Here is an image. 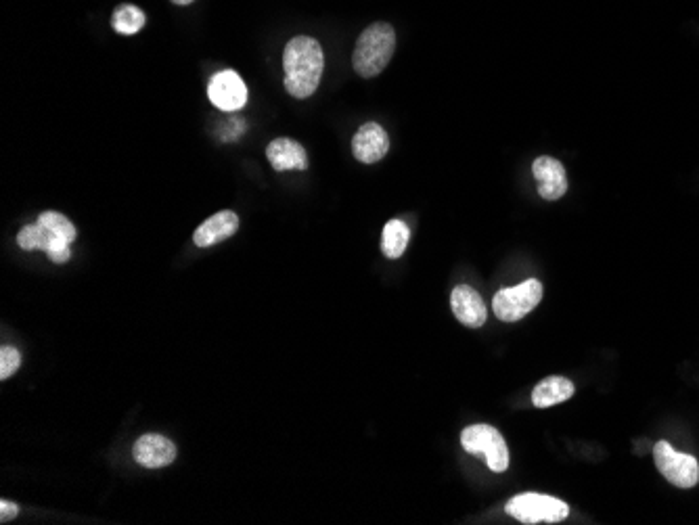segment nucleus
<instances>
[{
  "label": "nucleus",
  "mask_w": 699,
  "mask_h": 525,
  "mask_svg": "<svg viewBox=\"0 0 699 525\" xmlns=\"http://www.w3.org/2000/svg\"><path fill=\"white\" fill-rule=\"evenodd\" d=\"M285 88L291 97L308 99L321 84L325 70V55L319 40L312 36H296L287 42L283 51Z\"/></svg>",
  "instance_id": "obj_1"
},
{
  "label": "nucleus",
  "mask_w": 699,
  "mask_h": 525,
  "mask_svg": "<svg viewBox=\"0 0 699 525\" xmlns=\"http://www.w3.org/2000/svg\"><path fill=\"white\" fill-rule=\"evenodd\" d=\"M396 51V32L386 21L371 24L363 34L358 36L354 47L352 65L358 76L373 78L386 70L392 55Z\"/></svg>",
  "instance_id": "obj_2"
},
{
  "label": "nucleus",
  "mask_w": 699,
  "mask_h": 525,
  "mask_svg": "<svg viewBox=\"0 0 699 525\" xmlns=\"http://www.w3.org/2000/svg\"><path fill=\"white\" fill-rule=\"evenodd\" d=\"M505 511L509 517L526 525L559 523V521H566L570 515V507L563 500L555 496L534 494V492H526L511 498L505 505Z\"/></svg>",
  "instance_id": "obj_3"
},
{
  "label": "nucleus",
  "mask_w": 699,
  "mask_h": 525,
  "mask_svg": "<svg viewBox=\"0 0 699 525\" xmlns=\"http://www.w3.org/2000/svg\"><path fill=\"white\" fill-rule=\"evenodd\" d=\"M461 446L473 454L484 456L490 471L503 473L509 467V448L499 429L492 425H471L461 433Z\"/></svg>",
  "instance_id": "obj_4"
},
{
  "label": "nucleus",
  "mask_w": 699,
  "mask_h": 525,
  "mask_svg": "<svg viewBox=\"0 0 699 525\" xmlns=\"http://www.w3.org/2000/svg\"><path fill=\"white\" fill-rule=\"evenodd\" d=\"M543 300V283L528 279L515 287H505L494 295L492 310L499 321L515 323L522 321Z\"/></svg>",
  "instance_id": "obj_5"
},
{
  "label": "nucleus",
  "mask_w": 699,
  "mask_h": 525,
  "mask_svg": "<svg viewBox=\"0 0 699 525\" xmlns=\"http://www.w3.org/2000/svg\"><path fill=\"white\" fill-rule=\"evenodd\" d=\"M653 461H656L662 477L672 486L689 490L699 484V463L695 461V456L676 452L666 440L653 446Z\"/></svg>",
  "instance_id": "obj_6"
},
{
  "label": "nucleus",
  "mask_w": 699,
  "mask_h": 525,
  "mask_svg": "<svg viewBox=\"0 0 699 525\" xmlns=\"http://www.w3.org/2000/svg\"><path fill=\"white\" fill-rule=\"evenodd\" d=\"M247 86L235 70L218 72L208 86V97L220 111H239L247 103Z\"/></svg>",
  "instance_id": "obj_7"
},
{
  "label": "nucleus",
  "mask_w": 699,
  "mask_h": 525,
  "mask_svg": "<svg viewBox=\"0 0 699 525\" xmlns=\"http://www.w3.org/2000/svg\"><path fill=\"white\" fill-rule=\"evenodd\" d=\"M17 245L21 249H26V251H32V249H40L47 254L53 262L57 264H63L72 258V251H70V243L63 241L61 237L53 235L47 226H42L40 222L36 224H28L24 226L19 231L17 235Z\"/></svg>",
  "instance_id": "obj_8"
},
{
  "label": "nucleus",
  "mask_w": 699,
  "mask_h": 525,
  "mask_svg": "<svg viewBox=\"0 0 699 525\" xmlns=\"http://www.w3.org/2000/svg\"><path fill=\"white\" fill-rule=\"evenodd\" d=\"M390 151V136L377 122H367L358 128L352 139V153L363 164H377Z\"/></svg>",
  "instance_id": "obj_9"
},
{
  "label": "nucleus",
  "mask_w": 699,
  "mask_h": 525,
  "mask_svg": "<svg viewBox=\"0 0 699 525\" xmlns=\"http://www.w3.org/2000/svg\"><path fill=\"white\" fill-rule=\"evenodd\" d=\"M532 174L536 178L538 195L543 199L557 201L568 193L566 168H563V164L557 162V159H553L549 155L538 157L532 166Z\"/></svg>",
  "instance_id": "obj_10"
},
{
  "label": "nucleus",
  "mask_w": 699,
  "mask_h": 525,
  "mask_svg": "<svg viewBox=\"0 0 699 525\" xmlns=\"http://www.w3.org/2000/svg\"><path fill=\"white\" fill-rule=\"evenodd\" d=\"M132 456L141 467L162 469L174 463L176 446L168 438L160 436V433H145V436H141L137 444H134Z\"/></svg>",
  "instance_id": "obj_11"
},
{
  "label": "nucleus",
  "mask_w": 699,
  "mask_h": 525,
  "mask_svg": "<svg viewBox=\"0 0 699 525\" xmlns=\"http://www.w3.org/2000/svg\"><path fill=\"white\" fill-rule=\"evenodd\" d=\"M450 306H453V312L461 325L471 327V329L484 327L486 318H488V310H486L482 295L473 287H469V285L455 287L453 293H450Z\"/></svg>",
  "instance_id": "obj_12"
},
{
  "label": "nucleus",
  "mask_w": 699,
  "mask_h": 525,
  "mask_svg": "<svg viewBox=\"0 0 699 525\" xmlns=\"http://www.w3.org/2000/svg\"><path fill=\"white\" fill-rule=\"evenodd\" d=\"M237 228H239V216L231 210H224L210 216L201 226H197V231L193 233V241L197 247H212L216 243L231 239L237 233Z\"/></svg>",
  "instance_id": "obj_13"
},
{
  "label": "nucleus",
  "mask_w": 699,
  "mask_h": 525,
  "mask_svg": "<svg viewBox=\"0 0 699 525\" xmlns=\"http://www.w3.org/2000/svg\"><path fill=\"white\" fill-rule=\"evenodd\" d=\"M266 157L270 166L277 172H289V170H306L308 168V153L306 149L293 139H275L266 147Z\"/></svg>",
  "instance_id": "obj_14"
},
{
  "label": "nucleus",
  "mask_w": 699,
  "mask_h": 525,
  "mask_svg": "<svg viewBox=\"0 0 699 525\" xmlns=\"http://www.w3.org/2000/svg\"><path fill=\"white\" fill-rule=\"evenodd\" d=\"M574 390V383L566 377H547L532 390V404L536 408H549L570 400Z\"/></svg>",
  "instance_id": "obj_15"
},
{
  "label": "nucleus",
  "mask_w": 699,
  "mask_h": 525,
  "mask_svg": "<svg viewBox=\"0 0 699 525\" xmlns=\"http://www.w3.org/2000/svg\"><path fill=\"white\" fill-rule=\"evenodd\" d=\"M411 239V231L409 226L404 224L402 220L394 218L390 220L386 226H383V237H381V254L390 258V260H398L404 251H407Z\"/></svg>",
  "instance_id": "obj_16"
},
{
  "label": "nucleus",
  "mask_w": 699,
  "mask_h": 525,
  "mask_svg": "<svg viewBox=\"0 0 699 525\" xmlns=\"http://www.w3.org/2000/svg\"><path fill=\"white\" fill-rule=\"evenodd\" d=\"M145 21H147V17L139 7L122 5L114 11V17H111V28H114L122 36H132V34H137L143 30Z\"/></svg>",
  "instance_id": "obj_17"
},
{
  "label": "nucleus",
  "mask_w": 699,
  "mask_h": 525,
  "mask_svg": "<svg viewBox=\"0 0 699 525\" xmlns=\"http://www.w3.org/2000/svg\"><path fill=\"white\" fill-rule=\"evenodd\" d=\"M38 222L42 226H47L53 235L61 237L67 243H72L76 239V235H78L76 226L70 220H67L63 214H57V212H42Z\"/></svg>",
  "instance_id": "obj_18"
},
{
  "label": "nucleus",
  "mask_w": 699,
  "mask_h": 525,
  "mask_svg": "<svg viewBox=\"0 0 699 525\" xmlns=\"http://www.w3.org/2000/svg\"><path fill=\"white\" fill-rule=\"evenodd\" d=\"M19 364H21V354L11 348V346H5L3 350H0V379H9L17 373L19 369Z\"/></svg>",
  "instance_id": "obj_19"
},
{
  "label": "nucleus",
  "mask_w": 699,
  "mask_h": 525,
  "mask_svg": "<svg viewBox=\"0 0 699 525\" xmlns=\"http://www.w3.org/2000/svg\"><path fill=\"white\" fill-rule=\"evenodd\" d=\"M17 513H19V509H17L15 502H9V500L0 502V521H3V523L13 521L17 517Z\"/></svg>",
  "instance_id": "obj_20"
},
{
  "label": "nucleus",
  "mask_w": 699,
  "mask_h": 525,
  "mask_svg": "<svg viewBox=\"0 0 699 525\" xmlns=\"http://www.w3.org/2000/svg\"><path fill=\"white\" fill-rule=\"evenodd\" d=\"M172 3H174V5H180V7H187V5L193 3V0H172Z\"/></svg>",
  "instance_id": "obj_21"
}]
</instances>
